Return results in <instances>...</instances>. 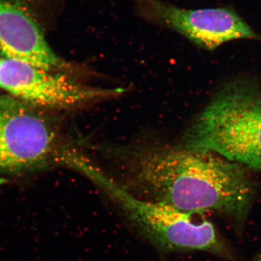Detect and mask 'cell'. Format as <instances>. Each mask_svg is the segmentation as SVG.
<instances>
[{
  "instance_id": "obj_1",
  "label": "cell",
  "mask_w": 261,
  "mask_h": 261,
  "mask_svg": "<svg viewBox=\"0 0 261 261\" xmlns=\"http://www.w3.org/2000/svg\"><path fill=\"white\" fill-rule=\"evenodd\" d=\"M130 157L134 181L149 200L190 214L215 213L243 226L256 192L243 166L185 147L152 146Z\"/></svg>"
},
{
  "instance_id": "obj_2",
  "label": "cell",
  "mask_w": 261,
  "mask_h": 261,
  "mask_svg": "<svg viewBox=\"0 0 261 261\" xmlns=\"http://www.w3.org/2000/svg\"><path fill=\"white\" fill-rule=\"evenodd\" d=\"M261 171V87L238 80L225 84L196 118L184 146Z\"/></svg>"
},
{
  "instance_id": "obj_3",
  "label": "cell",
  "mask_w": 261,
  "mask_h": 261,
  "mask_svg": "<svg viewBox=\"0 0 261 261\" xmlns=\"http://www.w3.org/2000/svg\"><path fill=\"white\" fill-rule=\"evenodd\" d=\"M84 174L120 206L126 219L146 239L167 252L202 251L235 261V255L208 220L171 206L135 197L89 164Z\"/></svg>"
},
{
  "instance_id": "obj_4",
  "label": "cell",
  "mask_w": 261,
  "mask_h": 261,
  "mask_svg": "<svg viewBox=\"0 0 261 261\" xmlns=\"http://www.w3.org/2000/svg\"><path fill=\"white\" fill-rule=\"evenodd\" d=\"M64 149L38 108L0 94V173L23 174L58 163Z\"/></svg>"
},
{
  "instance_id": "obj_5",
  "label": "cell",
  "mask_w": 261,
  "mask_h": 261,
  "mask_svg": "<svg viewBox=\"0 0 261 261\" xmlns=\"http://www.w3.org/2000/svg\"><path fill=\"white\" fill-rule=\"evenodd\" d=\"M0 89L33 107L70 109L116 97L122 89L87 87L61 72L0 57Z\"/></svg>"
},
{
  "instance_id": "obj_6",
  "label": "cell",
  "mask_w": 261,
  "mask_h": 261,
  "mask_svg": "<svg viewBox=\"0 0 261 261\" xmlns=\"http://www.w3.org/2000/svg\"><path fill=\"white\" fill-rule=\"evenodd\" d=\"M146 18L179 33L197 45L216 49L238 39L261 37L232 10L226 8L189 10L162 0H135Z\"/></svg>"
},
{
  "instance_id": "obj_7",
  "label": "cell",
  "mask_w": 261,
  "mask_h": 261,
  "mask_svg": "<svg viewBox=\"0 0 261 261\" xmlns=\"http://www.w3.org/2000/svg\"><path fill=\"white\" fill-rule=\"evenodd\" d=\"M0 55L49 71L65 73L71 68L51 49L31 13L11 0H0Z\"/></svg>"
},
{
  "instance_id": "obj_8",
  "label": "cell",
  "mask_w": 261,
  "mask_h": 261,
  "mask_svg": "<svg viewBox=\"0 0 261 261\" xmlns=\"http://www.w3.org/2000/svg\"><path fill=\"white\" fill-rule=\"evenodd\" d=\"M8 182V179L5 178L0 177V187L5 185Z\"/></svg>"
},
{
  "instance_id": "obj_9",
  "label": "cell",
  "mask_w": 261,
  "mask_h": 261,
  "mask_svg": "<svg viewBox=\"0 0 261 261\" xmlns=\"http://www.w3.org/2000/svg\"><path fill=\"white\" fill-rule=\"evenodd\" d=\"M252 261H261V256H258L257 257H255V259H254Z\"/></svg>"
}]
</instances>
